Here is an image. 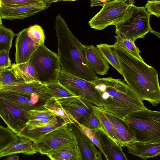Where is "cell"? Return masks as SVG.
Instances as JSON below:
<instances>
[{
  "mask_svg": "<svg viewBox=\"0 0 160 160\" xmlns=\"http://www.w3.org/2000/svg\"><path fill=\"white\" fill-rule=\"evenodd\" d=\"M112 49L126 83L142 101L154 106L159 104L160 88L157 70L121 47L112 45Z\"/></svg>",
  "mask_w": 160,
  "mask_h": 160,
  "instance_id": "cell-1",
  "label": "cell"
},
{
  "mask_svg": "<svg viewBox=\"0 0 160 160\" xmlns=\"http://www.w3.org/2000/svg\"><path fill=\"white\" fill-rule=\"evenodd\" d=\"M54 28L58 41L60 68L87 81L93 82L98 77L87 60L84 45L74 36L59 14L56 17Z\"/></svg>",
  "mask_w": 160,
  "mask_h": 160,
  "instance_id": "cell-2",
  "label": "cell"
},
{
  "mask_svg": "<svg viewBox=\"0 0 160 160\" xmlns=\"http://www.w3.org/2000/svg\"><path fill=\"white\" fill-rule=\"evenodd\" d=\"M92 82L101 94L103 109L118 118L122 119L130 113L148 108L124 80L98 77Z\"/></svg>",
  "mask_w": 160,
  "mask_h": 160,
  "instance_id": "cell-3",
  "label": "cell"
},
{
  "mask_svg": "<svg viewBox=\"0 0 160 160\" xmlns=\"http://www.w3.org/2000/svg\"><path fill=\"white\" fill-rule=\"evenodd\" d=\"M122 119L134 134L136 141L160 142V112L146 108L133 112Z\"/></svg>",
  "mask_w": 160,
  "mask_h": 160,
  "instance_id": "cell-4",
  "label": "cell"
},
{
  "mask_svg": "<svg viewBox=\"0 0 160 160\" xmlns=\"http://www.w3.org/2000/svg\"><path fill=\"white\" fill-rule=\"evenodd\" d=\"M150 15L144 7L132 5L124 18L114 25L115 33L133 42L137 39L144 38L149 32L160 38L159 33L153 31L151 27Z\"/></svg>",
  "mask_w": 160,
  "mask_h": 160,
  "instance_id": "cell-5",
  "label": "cell"
},
{
  "mask_svg": "<svg viewBox=\"0 0 160 160\" xmlns=\"http://www.w3.org/2000/svg\"><path fill=\"white\" fill-rule=\"evenodd\" d=\"M29 61L36 68L41 83L46 85L58 82L60 68L58 55L44 44L39 45Z\"/></svg>",
  "mask_w": 160,
  "mask_h": 160,
  "instance_id": "cell-6",
  "label": "cell"
},
{
  "mask_svg": "<svg viewBox=\"0 0 160 160\" xmlns=\"http://www.w3.org/2000/svg\"><path fill=\"white\" fill-rule=\"evenodd\" d=\"M135 0H114L104 4L101 9L88 22L90 27L102 30L114 25L128 14Z\"/></svg>",
  "mask_w": 160,
  "mask_h": 160,
  "instance_id": "cell-7",
  "label": "cell"
},
{
  "mask_svg": "<svg viewBox=\"0 0 160 160\" xmlns=\"http://www.w3.org/2000/svg\"><path fill=\"white\" fill-rule=\"evenodd\" d=\"M58 81L76 96L79 97L96 106L103 107L101 94L92 82L68 73L60 68Z\"/></svg>",
  "mask_w": 160,
  "mask_h": 160,
  "instance_id": "cell-8",
  "label": "cell"
},
{
  "mask_svg": "<svg viewBox=\"0 0 160 160\" xmlns=\"http://www.w3.org/2000/svg\"><path fill=\"white\" fill-rule=\"evenodd\" d=\"M72 129L64 122L56 128L49 132L36 142H33L37 151L47 155L71 143L77 142Z\"/></svg>",
  "mask_w": 160,
  "mask_h": 160,
  "instance_id": "cell-9",
  "label": "cell"
},
{
  "mask_svg": "<svg viewBox=\"0 0 160 160\" xmlns=\"http://www.w3.org/2000/svg\"><path fill=\"white\" fill-rule=\"evenodd\" d=\"M28 112L0 97V117L7 127L15 134L19 133L28 120Z\"/></svg>",
  "mask_w": 160,
  "mask_h": 160,
  "instance_id": "cell-10",
  "label": "cell"
},
{
  "mask_svg": "<svg viewBox=\"0 0 160 160\" xmlns=\"http://www.w3.org/2000/svg\"><path fill=\"white\" fill-rule=\"evenodd\" d=\"M2 91L14 92L29 95L35 94L41 101L44 102L53 97L46 85L37 81H20L1 85L0 92Z\"/></svg>",
  "mask_w": 160,
  "mask_h": 160,
  "instance_id": "cell-11",
  "label": "cell"
},
{
  "mask_svg": "<svg viewBox=\"0 0 160 160\" xmlns=\"http://www.w3.org/2000/svg\"><path fill=\"white\" fill-rule=\"evenodd\" d=\"M44 43L33 38L28 31V28L20 32L17 35L15 54L16 64L29 61L32 55L40 45Z\"/></svg>",
  "mask_w": 160,
  "mask_h": 160,
  "instance_id": "cell-12",
  "label": "cell"
},
{
  "mask_svg": "<svg viewBox=\"0 0 160 160\" xmlns=\"http://www.w3.org/2000/svg\"><path fill=\"white\" fill-rule=\"evenodd\" d=\"M56 99L74 119L82 124L92 111V104L79 97L75 96Z\"/></svg>",
  "mask_w": 160,
  "mask_h": 160,
  "instance_id": "cell-13",
  "label": "cell"
},
{
  "mask_svg": "<svg viewBox=\"0 0 160 160\" xmlns=\"http://www.w3.org/2000/svg\"><path fill=\"white\" fill-rule=\"evenodd\" d=\"M59 0H47L14 8H0L2 19L8 20L24 19L49 7Z\"/></svg>",
  "mask_w": 160,
  "mask_h": 160,
  "instance_id": "cell-14",
  "label": "cell"
},
{
  "mask_svg": "<svg viewBox=\"0 0 160 160\" xmlns=\"http://www.w3.org/2000/svg\"><path fill=\"white\" fill-rule=\"evenodd\" d=\"M68 124L75 136L83 159L102 160V152L97 149L94 143L82 131L77 123L74 122Z\"/></svg>",
  "mask_w": 160,
  "mask_h": 160,
  "instance_id": "cell-15",
  "label": "cell"
},
{
  "mask_svg": "<svg viewBox=\"0 0 160 160\" xmlns=\"http://www.w3.org/2000/svg\"><path fill=\"white\" fill-rule=\"evenodd\" d=\"M0 97L27 112L31 110L45 108L44 104H38V102L41 101L38 96L35 94L29 95L14 92L2 91L0 92Z\"/></svg>",
  "mask_w": 160,
  "mask_h": 160,
  "instance_id": "cell-16",
  "label": "cell"
},
{
  "mask_svg": "<svg viewBox=\"0 0 160 160\" xmlns=\"http://www.w3.org/2000/svg\"><path fill=\"white\" fill-rule=\"evenodd\" d=\"M128 153L144 160L160 155V142L145 143L134 141L126 144Z\"/></svg>",
  "mask_w": 160,
  "mask_h": 160,
  "instance_id": "cell-17",
  "label": "cell"
},
{
  "mask_svg": "<svg viewBox=\"0 0 160 160\" xmlns=\"http://www.w3.org/2000/svg\"><path fill=\"white\" fill-rule=\"evenodd\" d=\"M57 116L55 115L48 122L34 126H25L19 133L15 134L18 137L29 138L33 142H36L46 134L56 128L62 124L59 123Z\"/></svg>",
  "mask_w": 160,
  "mask_h": 160,
  "instance_id": "cell-18",
  "label": "cell"
},
{
  "mask_svg": "<svg viewBox=\"0 0 160 160\" xmlns=\"http://www.w3.org/2000/svg\"><path fill=\"white\" fill-rule=\"evenodd\" d=\"M84 50L87 60L93 71L99 75L106 74L109 68V65L98 47L92 45H84Z\"/></svg>",
  "mask_w": 160,
  "mask_h": 160,
  "instance_id": "cell-19",
  "label": "cell"
},
{
  "mask_svg": "<svg viewBox=\"0 0 160 160\" xmlns=\"http://www.w3.org/2000/svg\"><path fill=\"white\" fill-rule=\"evenodd\" d=\"M96 133L107 160H127L122 147L118 145L103 132L96 130Z\"/></svg>",
  "mask_w": 160,
  "mask_h": 160,
  "instance_id": "cell-20",
  "label": "cell"
},
{
  "mask_svg": "<svg viewBox=\"0 0 160 160\" xmlns=\"http://www.w3.org/2000/svg\"><path fill=\"white\" fill-rule=\"evenodd\" d=\"M100 107L113 126L122 147H125L126 144L136 141L134 134L122 119L114 116L104 109L102 107Z\"/></svg>",
  "mask_w": 160,
  "mask_h": 160,
  "instance_id": "cell-21",
  "label": "cell"
},
{
  "mask_svg": "<svg viewBox=\"0 0 160 160\" xmlns=\"http://www.w3.org/2000/svg\"><path fill=\"white\" fill-rule=\"evenodd\" d=\"M37 152L30 139L23 137H18L16 140L0 152V158L17 153L31 155Z\"/></svg>",
  "mask_w": 160,
  "mask_h": 160,
  "instance_id": "cell-22",
  "label": "cell"
},
{
  "mask_svg": "<svg viewBox=\"0 0 160 160\" xmlns=\"http://www.w3.org/2000/svg\"><path fill=\"white\" fill-rule=\"evenodd\" d=\"M9 70L16 78L20 81L40 82L37 71L34 65L29 61L20 64H12Z\"/></svg>",
  "mask_w": 160,
  "mask_h": 160,
  "instance_id": "cell-23",
  "label": "cell"
},
{
  "mask_svg": "<svg viewBox=\"0 0 160 160\" xmlns=\"http://www.w3.org/2000/svg\"><path fill=\"white\" fill-rule=\"evenodd\" d=\"M52 160H82V152L77 142L66 145L46 155Z\"/></svg>",
  "mask_w": 160,
  "mask_h": 160,
  "instance_id": "cell-24",
  "label": "cell"
},
{
  "mask_svg": "<svg viewBox=\"0 0 160 160\" xmlns=\"http://www.w3.org/2000/svg\"><path fill=\"white\" fill-rule=\"evenodd\" d=\"M92 111L99 121L102 129V132L107 135L118 145L122 146L121 142L117 137L113 126L100 107L92 104Z\"/></svg>",
  "mask_w": 160,
  "mask_h": 160,
  "instance_id": "cell-25",
  "label": "cell"
},
{
  "mask_svg": "<svg viewBox=\"0 0 160 160\" xmlns=\"http://www.w3.org/2000/svg\"><path fill=\"white\" fill-rule=\"evenodd\" d=\"M44 108L62 118L64 123L70 124L74 122L72 115L66 111L54 97L47 101Z\"/></svg>",
  "mask_w": 160,
  "mask_h": 160,
  "instance_id": "cell-26",
  "label": "cell"
},
{
  "mask_svg": "<svg viewBox=\"0 0 160 160\" xmlns=\"http://www.w3.org/2000/svg\"><path fill=\"white\" fill-rule=\"evenodd\" d=\"M114 36L116 42L112 45L113 47H121L125 49L137 58L143 61L140 55L141 51L133 42L125 38L118 34Z\"/></svg>",
  "mask_w": 160,
  "mask_h": 160,
  "instance_id": "cell-27",
  "label": "cell"
},
{
  "mask_svg": "<svg viewBox=\"0 0 160 160\" xmlns=\"http://www.w3.org/2000/svg\"><path fill=\"white\" fill-rule=\"evenodd\" d=\"M96 46L108 62L121 74L119 63L112 49V45H109L106 43H101L97 45Z\"/></svg>",
  "mask_w": 160,
  "mask_h": 160,
  "instance_id": "cell-28",
  "label": "cell"
},
{
  "mask_svg": "<svg viewBox=\"0 0 160 160\" xmlns=\"http://www.w3.org/2000/svg\"><path fill=\"white\" fill-rule=\"evenodd\" d=\"M16 35L11 29L3 26L0 27V51L6 50L9 52L12 40Z\"/></svg>",
  "mask_w": 160,
  "mask_h": 160,
  "instance_id": "cell-29",
  "label": "cell"
},
{
  "mask_svg": "<svg viewBox=\"0 0 160 160\" xmlns=\"http://www.w3.org/2000/svg\"><path fill=\"white\" fill-rule=\"evenodd\" d=\"M18 138V136L8 127L0 125V152Z\"/></svg>",
  "mask_w": 160,
  "mask_h": 160,
  "instance_id": "cell-30",
  "label": "cell"
},
{
  "mask_svg": "<svg viewBox=\"0 0 160 160\" xmlns=\"http://www.w3.org/2000/svg\"><path fill=\"white\" fill-rule=\"evenodd\" d=\"M46 85L53 97L56 99L76 96L59 82Z\"/></svg>",
  "mask_w": 160,
  "mask_h": 160,
  "instance_id": "cell-31",
  "label": "cell"
},
{
  "mask_svg": "<svg viewBox=\"0 0 160 160\" xmlns=\"http://www.w3.org/2000/svg\"><path fill=\"white\" fill-rule=\"evenodd\" d=\"M56 115L54 113L44 108L31 110L28 112L26 118L28 120L39 119Z\"/></svg>",
  "mask_w": 160,
  "mask_h": 160,
  "instance_id": "cell-32",
  "label": "cell"
},
{
  "mask_svg": "<svg viewBox=\"0 0 160 160\" xmlns=\"http://www.w3.org/2000/svg\"><path fill=\"white\" fill-rule=\"evenodd\" d=\"M39 2L38 0H0V8H16Z\"/></svg>",
  "mask_w": 160,
  "mask_h": 160,
  "instance_id": "cell-33",
  "label": "cell"
},
{
  "mask_svg": "<svg viewBox=\"0 0 160 160\" xmlns=\"http://www.w3.org/2000/svg\"><path fill=\"white\" fill-rule=\"evenodd\" d=\"M73 120L76 122L78 125L79 127L82 131L91 140L94 145H95L99 149L100 151L102 153L104 156V153L102 148L101 146L97 137L96 131V130L88 128L84 126L83 125L79 123L74 119Z\"/></svg>",
  "mask_w": 160,
  "mask_h": 160,
  "instance_id": "cell-34",
  "label": "cell"
},
{
  "mask_svg": "<svg viewBox=\"0 0 160 160\" xmlns=\"http://www.w3.org/2000/svg\"><path fill=\"white\" fill-rule=\"evenodd\" d=\"M83 125L90 129L102 131L99 121L92 111Z\"/></svg>",
  "mask_w": 160,
  "mask_h": 160,
  "instance_id": "cell-35",
  "label": "cell"
},
{
  "mask_svg": "<svg viewBox=\"0 0 160 160\" xmlns=\"http://www.w3.org/2000/svg\"><path fill=\"white\" fill-rule=\"evenodd\" d=\"M20 81L16 78L9 68L0 71V82L1 85Z\"/></svg>",
  "mask_w": 160,
  "mask_h": 160,
  "instance_id": "cell-36",
  "label": "cell"
},
{
  "mask_svg": "<svg viewBox=\"0 0 160 160\" xmlns=\"http://www.w3.org/2000/svg\"><path fill=\"white\" fill-rule=\"evenodd\" d=\"M144 7L150 15H153L158 18L160 17V0H148Z\"/></svg>",
  "mask_w": 160,
  "mask_h": 160,
  "instance_id": "cell-37",
  "label": "cell"
},
{
  "mask_svg": "<svg viewBox=\"0 0 160 160\" xmlns=\"http://www.w3.org/2000/svg\"><path fill=\"white\" fill-rule=\"evenodd\" d=\"M11 65L9 52L6 50L0 51V71L9 68Z\"/></svg>",
  "mask_w": 160,
  "mask_h": 160,
  "instance_id": "cell-38",
  "label": "cell"
},
{
  "mask_svg": "<svg viewBox=\"0 0 160 160\" xmlns=\"http://www.w3.org/2000/svg\"><path fill=\"white\" fill-rule=\"evenodd\" d=\"M53 117H48L37 119L28 120L25 126H34L43 124L49 121Z\"/></svg>",
  "mask_w": 160,
  "mask_h": 160,
  "instance_id": "cell-39",
  "label": "cell"
},
{
  "mask_svg": "<svg viewBox=\"0 0 160 160\" xmlns=\"http://www.w3.org/2000/svg\"><path fill=\"white\" fill-rule=\"evenodd\" d=\"M90 6L92 7L97 6H102L104 4L114 0H90Z\"/></svg>",
  "mask_w": 160,
  "mask_h": 160,
  "instance_id": "cell-40",
  "label": "cell"
},
{
  "mask_svg": "<svg viewBox=\"0 0 160 160\" xmlns=\"http://www.w3.org/2000/svg\"><path fill=\"white\" fill-rule=\"evenodd\" d=\"M12 155L11 156H10L7 158H6L5 159V160H18L19 159V156L17 155Z\"/></svg>",
  "mask_w": 160,
  "mask_h": 160,
  "instance_id": "cell-41",
  "label": "cell"
},
{
  "mask_svg": "<svg viewBox=\"0 0 160 160\" xmlns=\"http://www.w3.org/2000/svg\"><path fill=\"white\" fill-rule=\"evenodd\" d=\"M3 25L2 22V18L1 17L0 13V27L2 26Z\"/></svg>",
  "mask_w": 160,
  "mask_h": 160,
  "instance_id": "cell-42",
  "label": "cell"
},
{
  "mask_svg": "<svg viewBox=\"0 0 160 160\" xmlns=\"http://www.w3.org/2000/svg\"><path fill=\"white\" fill-rule=\"evenodd\" d=\"M78 0H60V1H74Z\"/></svg>",
  "mask_w": 160,
  "mask_h": 160,
  "instance_id": "cell-43",
  "label": "cell"
},
{
  "mask_svg": "<svg viewBox=\"0 0 160 160\" xmlns=\"http://www.w3.org/2000/svg\"><path fill=\"white\" fill-rule=\"evenodd\" d=\"M38 0L40 2H42V1H45V0Z\"/></svg>",
  "mask_w": 160,
  "mask_h": 160,
  "instance_id": "cell-44",
  "label": "cell"
},
{
  "mask_svg": "<svg viewBox=\"0 0 160 160\" xmlns=\"http://www.w3.org/2000/svg\"><path fill=\"white\" fill-rule=\"evenodd\" d=\"M1 85V82H0V87Z\"/></svg>",
  "mask_w": 160,
  "mask_h": 160,
  "instance_id": "cell-45",
  "label": "cell"
}]
</instances>
